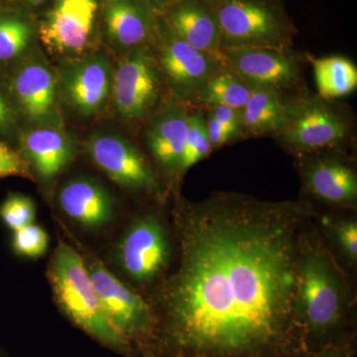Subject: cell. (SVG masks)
Returning <instances> with one entry per match:
<instances>
[{
	"mask_svg": "<svg viewBox=\"0 0 357 357\" xmlns=\"http://www.w3.org/2000/svg\"><path fill=\"white\" fill-rule=\"evenodd\" d=\"M312 202L213 192L175 211L177 269L162 291L152 357H306L298 282Z\"/></svg>",
	"mask_w": 357,
	"mask_h": 357,
	"instance_id": "1",
	"label": "cell"
},
{
	"mask_svg": "<svg viewBox=\"0 0 357 357\" xmlns=\"http://www.w3.org/2000/svg\"><path fill=\"white\" fill-rule=\"evenodd\" d=\"M296 312L309 351L354 344L347 332V293L332 256L310 234L299 269Z\"/></svg>",
	"mask_w": 357,
	"mask_h": 357,
	"instance_id": "2",
	"label": "cell"
},
{
	"mask_svg": "<svg viewBox=\"0 0 357 357\" xmlns=\"http://www.w3.org/2000/svg\"><path fill=\"white\" fill-rule=\"evenodd\" d=\"M356 138V115L351 105L307 88L286 96L283 124L273 139L297 158L323 150L349 152Z\"/></svg>",
	"mask_w": 357,
	"mask_h": 357,
	"instance_id": "3",
	"label": "cell"
},
{
	"mask_svg": "<svg viewBox=\"0 0 357 357\" xmlns=\"http://www.w3.org/2000/svg\"><path fill=\"white\" fill-rule=\"evenodd\" d=\"M54 297L73 325L110 351L135 357L130 345L110 324L84 258L69 244L60 241L47 268Z\"/></svg>",
	"mask_w": 357,
	"mask_h": 357,
	"instance_id": "4",
	"label": "cell"
},
{
	"mask_svg": "<svg viewBox=\"0 0 357 357\" xmlns=\"http://www.w3.org/2000/svg\"><path fill=\"white\" fill-rule=\"evenodd\" d=\"M220 25V51L295 47L299 29L286 0H210Z\"/></svg>",
	"mask_w": 357,
	"mask_h": 357,
	"instance_id": "5",
	"label": "cell"
},
{
	"mask_svg": "<svg viewBox=\"0 0 357 357\" xmlns=\"http://www.w3.org/2000/svg\"><path fill=\"white\" fill-rule=\"evenodd\" d=\"M110 324L133 349L135 357H150L156 342L153 307L107 269L98 258L84 259Z\"/></svg>",
	"mask_w": 357,
	"mask_h": 357,
	"instance_id": "6",
	"label": "cell"
},
{
	"mask_svg": "<svg viewBox=\"0 0 357 357\" xmlns=\"http://www.w3.org/2000/svg\"><path fill=\"white\" fill-rule=\"evenodd\" d=\"M150 51L169 93L191 105L199 91L225 67L218 54L198 50L178 38L159 17Z\"/></svg>",
	"mask_w": 357,
	"mask_h": 357,
	"instance_id": "7",
	"label": "cell"
},
{
	"mask_svg": "<svg viewBox=\"0 0 357 357\" xmlns=\"http://www.w3.org/2000/svg\"><path fill=\"white\" fill-rule=\"evenodd\" d=\"M220 55L250 89H270L288 96L307 88L306 70L311 54L295 47L225 49Z\"/></svg>",
	"mask_w": 357,
	"mask_h": 357,
	"instance_id": "8",
	"label": "cell"
},
{
	"mask_svg": "<svg viewBox=\"0 0 357 357\" xmlns=\"http://www.w3.org/2000/svg\"><path fill=\"white\" fill-rule=\"evenodd\" d=\"M112 88L119 116L142 126L170 93L148 46L126 53L115 70Z\"/></svg>",
	"mask_w": 357,
	"mask_h": 357,
	"instance_id": "9",
	"label": "cell"
},
{
	"mask_svg": "<svg viewBox=\"0 0 357 357\" xmlns=\"http://www.w3.org/2000/svg\"><path fill=\"white\" fill-rule=\"evenodd\" d=\"M172 245L163 222L145 213L126 229L115 248L117 264L131 280L150 283L168 268Z\"/></svg>",
	"mask_w": 357,
	"mask_h": 357,
	"instance_id": "10",
	"label": "cell"
},
{
	"mask_svg": "<svg viewBox=\"0 0 357 357\" xmlns=\"http://www.w3.org/2000/svg\"><path fill=\"white\" fill-rule=\"evenodd\" d=\"M295 159L303 191L310 199L337 208L356 206V164L349 152L323 150Z\"/></svg>",
	"mask_w": 357,
	"mask_h": 357,
	"instance_id": "11",
	"label": "cell"
},
{
	"mask_svg": "<svg viewBox=\"0 0 357 357\" xmlns=\"http://www.w3.org/2000/svg\"><path fill=\"white\" fill-rule=\"evenodd\" d=\"M91 159L105 175L128 191L161 198L163 185L135 144L117 134H96L88 142Z\"/></svg>",
	"mask_w": 357,
	"mask_h": 357,
	"instance_id": "12",
	"label": "cell"
},
{
	"mask_svg": "<svg viewBox=\"0 0 357 357\" xmlns=\"http://www.w3.org/2000/svg\"><path fill=\"white\" fill-rule=\"evenodd\" d=\"M189 112L190 105L170 93L142 126L148 153L169 185L180 182L178 170L187 139Z\"/></svg>",
	"mask_w": 357,
	"mask_h": 357,
	"instance_id": "13",
	"label": "cell"
},
{
	"mask_svg": "<svg viewBox=\"0 0 357 357\" xmlns=\"http://www.w3.org/2000/svg\"><path fill=\"white\" fill-rule=\"evenodd\" d=\"M96 10V0H56L40 28V38L57 53L83 50L93 32Z\"/></svg>",
	"mask_w": 357,
	"mask_h": 357,
	"instance_id": "14",
	"label": "cell"
},
{
	"mask_svg": "<svg viewBox=\"0 0 357 357\" xmlns=\"http://www.w3.org/2000/svg\"><path fill=\"white\" fill-rule=\"evenodd\" d=\"M112 89V74L107 59L91 56L65 70L62 93L77 114L91 116L105 107Z\"/></svg>",
	"mask_w": 357,
	"mask_h": 357,
	"instance_id": "15",
	"label": "cell"
},
{
	"mask_svg": "<svg viewBox=\"0 0 357 357\" xmlns=\"http://www.w3.org/2000/svg\"><path fill=\"white\" fill-rule=\"evenodd\" d=\"M157 14L190 46L220 55V25L210 0H176Z\"/></svg>",
	"mask_w": 357,
	"mask_h": 357,
	"instance_id": "16",
	"label": "cell"
},
{
	"mask_svg": "<svg viewBox=\"0 0 357 357\" xmlns=\"http://www.w3.org/2000/svg\"><path fill=\"white\" fill-rule=\"evenodd\" d=\"M103 15L110 40L126 53L148 46L158 27V14L146 0H107Z\"/></svg>",
	"mask_w": 357,
	"mask_h": 357,
	"instance_id": "17",
	"label": "cell"
},
{
	"mask_svg": "<svg viewBox=\"0 0 357 357\" xmlns=\"http://www.w3.org/2000/svg\"><path fill=\"white\" fill-rule=\"evenodd\" d=\"M58 203L70 220L86 229H102L115 215L112 195L91 178H76L63 185Z\"/></svg>",
	"mask_w": 357,
	"mask_h": 357,
	"instance_id": "18",
	"label": "cell"
},
{
	"mask_svg": "<svg viewBox=\"0 0 357 357\" xmlns=\"http://www.w3.org/2000/svg\"><path fill=\"white\" fill-rule=\"evenodd\" d=\"M21 146L22 156L45 182H51L60 175L76 153L69 136L54 128L28 131L21 138Z\"/></svg>",
	"mask_w": 357,
	"mask_h": 357,
	"instance_id": "19",
	"label": "cell"
},
{
	"mask_svg": "<svg viewBox=\"0 0 357 357\" xmlns=\"http://www.w3.org/2000/svg\"><path fill=\"white\" fill-rule=\"evenodd\" d=\"M13 91L22 112L33 121H46L55 112L56 79L44 65L23 66L13 77Z\"/></svg>",
	"mask_w": 357,
	"mask_h": 357,
	"instance_id": "20",
	"label": "cell"
},
{
	"mask_svg": "<svg viewBox=\"0 0 357 357\" xmlns=\"http://www.w3.org/2000/svg\"><path fill=\"white\" fill-rule=\"evenodd\" d=\"M286 96L270 89H251L248 102L241 109L243 140L273 138L279 132L285 115Z\"/></svg>",
	"mask_w": 357,
	"mask_h": 357,
	"instance_id": "21",
	"label": "cell"
},
{
	"mask_svg": "<svg viewBox=\"0 0 357 357\" xmlns=\"http://www.w3.org/2000/svg\"><path fill=\"white\" fill-rule=\"evenodd\" d=\"M314 68L318 95L328 100H337L351 95L357 88V68L349 59L342 56L314 58L310 56Z\"/></svg>",
	"mask_w": 357,
	"mask_h": 357,
	"instance_id": "22",
	"label": "cell"
},
{
	"mask_svg": "<svg viewBox=\"0 0 357 357\" xmlns=\"http://www.w3.org/2000/svg\"><path fill=\"white\" fill-rule=\"evenodd\" d=\"M250 93L251 89L243 79L225 66L206 82L190 107L206 110L225 105L241 109L248 102Z\"/></svg>",
	"mask_w": 357,
	"mask_h": 357,
	"instance_id": "23",
	"label": "cell"
},
{
	"mask_svg": "<svg viewBox=\"0 0 357 357\" xmlns=\"http://www.w3.org/2000/svg\"><path fill=\"white\" fill-rule=\"evenodd\" d=\"M213 148L206 132L204 112L196 107H190L187 139L178 170L180 181L192 166L196 165L202 160L208 158Z\"/></svg>",
	"mask_w": 357,
	"mask_h": 357,
	"instance_id": "24",
	"label": "cell"
},
{
	"mask_svg": "<svg viewBox=\"0 0 357 357\" xmlns=\"http://www.w3.org/2000/svg\"><path fill=\"white\" fill-rule=\"evenodd\" d=\"M31 38V29L17 18L0 20V61L17 57L25 50Z\"/></svg>",
	"mask_w": 357,
	"mask_h": 357,
	"instance_id": "25",
	"label": "cell"
},
{
	"mask_svg": "<svg viewBox=\"0 0 357 357\" xmlns=\"http://www.w3.org/2000/svg\"><path fill=\"white\" fill-rule=\"evenodd\" d=\"M35 218L34 202L20 192H10L0 204V218L13 232L34 223Z\"/></svg>",
	"mask_w": 357,
	"mask_h": 357,
	"instance_id": "26",
	"label": "cell"
},
{
	"mask_svg": "<svg viewBox=\"0 0 357 357\" xmlns=\"http://www.w3.org/2000/svg\"><path fill=\"white\" fill-rule=\"evenodd\" d=\"M11 244L16 255L38 259L48 250L49 236L43 227L31 223L13 232Z\"/></svg>",
	"mask_w": 357,
	"mask_h": 357,
	"instance_id": "27",
	"label": "cell"
},
{
	"mask_svg": "<svg viewBox=\"0 0 357 357\" xmlns=\"http://www.w3.org/2000/svg\"><path fill=\"white\" fill-rule=\"evenodd\" d=\"M333 234L337 241L340 250L345 257L352 263L357 262V223L354 220H342L335 223Z\"/></svg>",
	"mask_w": 357,
	"mask_h": 357,
	"instance_id": "28",
	"label": "cell"
},
{
	"mask_svg": "<svg viewBox=\"0 0 357 357\" xmlns=\"http://www.w3.org/2000/svg\"><path fill=\"white\" fill-rule=\"evenodd\" d=\"M10 176L30 178L29 164L22 154L0 142V178Z\"/></svg>",
	"mask_w": 357,
	"mask_h": 357,
	"instance_id": "29",
	"label": "cell"
},
{
	"mask_svg": "<svg viewBox=\"0 0 357 357\" xmlns=\"http://www.w3.org/2000/svg\"><path fill=\"white\" fill-rule=\"evenodd\" d=\"M206 110L210 112L218 123L227 131L232 141V144L243 140L241 109H232L225 105H218L213 109Z\"/></svg>",
	"mask_w": 357,
	"mask_h": 357,
	"instance_id": "30",
	"label": "cell"
},
{
	"mask_svg": "<svg viewBox=\"0 0 357 357\" xmlns=\"http://www.w3.org/2000/svg\"><path fill=\"white\" fill-rule=\"evenodd\" d=\"M203 112L204 119H206V132H208V140H210L213 151H217L220 148L232 144L229 134L218 123L213 115L208 110H203Z\"/></svg>",
	"mask_w": 357,
	"mask_h": 357,
	"instance_id": "31",
	"label": "cell"
},
{
	"mask_svg": "<svg viewBox=\"0 0 357 357\" xmlns=\"http://www.w3.org/2000/svg\"><path fill=\"white\" fill-rule=\"evenodd\" d=\"M354 344L333 345L316 352L310 354L306 357H354Z\"/></svg>",
	"mask_w": 357,
	"mask_h": 357,
	"instance_id": "32",
	"label": "cell"
},
{
	"mask_svg": "<svg viewBox=\"0 0 357 357\" xmlns=\"http://www.w3.org/2000/svg\"><path fill=\"white\" fill-rule=\"evenodd\" d=\"M14 116L13 109L0 89V132H7L13 128Z\"/></svg>",
	"mask_w": 357,
	"mask_h": 357,
	"instance_id": "33",
	"label": "cell"
},
{
	"mask_svg": "<svg viewBox=\"0 0 357 357\" xmlns=\"http://www.w3.org/2000/svg\"><path fill=\"white\" fill-rule=\"evenodd\" d=\"M146 1L158 13L164 6L171 3V2L176 1V0H146Z\"/></svg>",
	"mask_w": 357,
	"mask_h": 357,
	"instance_id": "34",
	"label": "cell"
},
{
	"mask_svg": "<svg viewBox=\"0 0 357 357\" xmlns=\"http://www.w3.org/2000/svg\"><path fill=\"white\" fill-rule=\"evenodd\" d=\"M20 1L27 2L30 4H40L44 2L45 0H20Z\"/></svg>",
	"mask_w": 357,
	"mask_h": 357,
	"instance_id": "35",
	"label": "cell"
},
{
	"mask_svg": "<svg viewBox=\"0 0 357 357\" xmlns=\"http://www.w3.org/2000/svg\"><path fill=\"white\" fill-rule=\"evenodd\" d=\"M0 357H9L7 356L6 352L1 349V347H0Z\"/></svg>",
	"mask_w": 357,
	"mask_h": 357,
	"instance_id": "36",
	"label": "cell"
},
{
	"mask_svg": "<svg viewBox=\"0 0 357 357\" xmlns=\"http://www.w3.org/2000/svg\"><path fill=\"white\" fill-rule=\"evenodd\" d=\"M162 357H194V356H162Z\"/></svg>",
	"mask_w": 357,
	"mask_h": 357,
	"instance_id": "37",
	"label": "cell"
}]
</instances>
